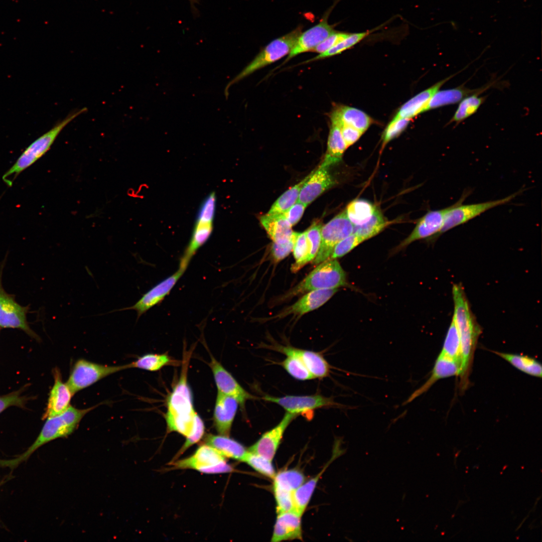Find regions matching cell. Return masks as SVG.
Wrapping results in <instances>:
<instances>
[{
	"instance_id": "obj_1",
	"label": "cell",
	"mask_w": 542,
	"mask_h": 542,
	"mask_svg": "<svg viewBox=\"0 0 542 542\" xmlns=\"http://www.w3.org/2000/svg\"><path fill=\"white\" fill-rule=\"evenodd\" d=\"M191 353L183 354L182 367L179 380L167 398V411L165 416L168 433L175 432L188 437L194 427L193 396L187 381V373Z\"/></svg>"
},
{
	"instance_id": "obj_2",
	"label": "cell",
	"mask_w": 542,
	"mask_h": 542,
	"mask_svg": "<svg viewBox=\"0 0 542 542\" xmlns=\"http://www.w3.org/2000/svg\"><path fill=\"white\" fill-rule=\"evenodd\" d=\"M452 294L454 305L453 318L458 331L461 343V386H465L481 330L471 311L462 286L460 284L454 285Z\"/></svg>"
},
{
	"instance_id": "obj_3",
	"label": "cell",
	"mask_w": 542,
	"mask_h": 542,
	"mask_svg": "<svg viewBox=\"0 0 542 542\" xmlns=\"http://www.w3.org/2000/svg\"><path fill=\"white\" fill-rule=\"evenodd\" d=\"M96 406L87 409L69 407L62 414L46 419V421L36 440L23 453L15 458L0 460V465L14 468L29 457L38 448L52 441L67 438L77 428L83 418Z\"/></svg>"
},
{
	"instance_id": "obj_4",
	"label": "cell",
	"mask_w": 542,
	"mask_h": 542,
	"mask_svg": "<svg viewBox=\"0 0 542 542\" xmlns=\"http://www.w3.org/2000/svg\"><path fill=\"white\" fill-rule=\"evenodd\" d=\"M86 110V108H82L70 113L50 130L34 141L3 175V181L9 186H11L13 181L22 172L33 165L48 151L63 128Z\"/></svg>"
},
{
	"instance_id": "obj_5",
	"label": "cell",
	"mask_w": 542,
	"mask_h": 542,
	"mask_svg": "<svg viewBox=\"0 0 542 542\" xmlns=\"http://www.w3.org/2000/svg\"><path fill=\"white\" fill-rule=\"evenodd\" d=\"M303 27L299 25L287 34L274 39L268 43L240 72L227 83L224 95L227 99L229 89L234 84L268 65L288 55L302 32Z\"/></svg>"
},
{
	"instance_id": "obj_6",
	"label": "cell",
	"mask_w": 542,
	"mask_h": 542,
	"mask_svg": "<svg viewBox=\"0 0 542 542\" xmlns=\"http://www.w3.org/2000/svg\"><path fill=\"white\" fill-rule=\"evenodd\" d=\"M346 275L336 259L319 263L298 285L283 297L287 299L313 290L338 289L347 286Z\"/></svg>"
},
{
	"instance_id": "obj_7",
	"label": "cell",
	"mask_w": 542,
	"mask_h": 542,
	"mask_svg": "<svg viewBox=\"0 0 542 542\" xmlns=\"http://www.w3.org/2000/svg\"><path fill=\"white\" fill-rule=\"evenodd\" d=\"M172 470L192 469L205 474H222L234 472L226 458L206 444L200 446L189 457L171 461Z\"/></svg>"
},
{
	"instance_id": "obj_8",
	"label": "cell",
	"mask_w": 542,
	"mask_h": 542,
	"mask_svg": "<svg viewBox=\"0 0 542 542\" xmlns=\"http://www.w3.org/2000/svg\"><path fill=\"white\" fill-rule=\"evenodd\" d=\"M522 192V190H520L500 199L466 205L463 204V202L470 192H464L458 201L451 205L437 237L456 226L467 223L488 210L508 203Z\"/></svg>"
},
{
	"instance_id": "obj_9",
	"label": "cell",
	"mask_w": 542,
	"mask_h": 542,
	"mask_svg": "<svg viewBox=\"0 0 542 542\" xmlns=\"http://www.w3.org/2000/svg\"><path fill=\"white\" fill-rule=\"evenodd\" d=\"M129 368L128 363L107 365L80 359L73 364L66 383L74 395L109 375Z\"/></svg>"
},
{
	"instance_id": "obj_10",
	"label": "cell",
	"mask_w": 542,
	"mask_h": 542,
	"mask_svg": "<svg viewBox=\"0 0 542 542\" xmlns=\"http://www.w3.org/2000/svg\"><path fill=\"white\" fill-rule=\"evenodd\" d=\"M5 260L0 265V328L18 329L31 338L40 340L38 335L30 328L27 314L29 306H22L15 300L14 295L6 292L2 285V274Z\"/></svg>"
},
{
	"instance_id": "obj_11",
	"label": "cell",
	"mask_w": 542,
	"mask_h": 542,
	"mask_svg": "<svg viewBox=\"0 0 542 542\" xmlns=\"http://www.w3.org/2000/svg\"><path fill=\"white\" fill-rule=\"evenodd\" d=\"M353 225L343 210L324 225L321 231V243L318 252L312 261L317 265L330 257L335 246L353 233Z\"/></svg>"
},
{
	"instance_id": "obj_12",
	"label": "cell",
	"mask_w": 542,
	"mask_h": 542,
	"mask_svg": "<svg viewBox=\"0 0 542 542\" xmlns=\"http://www.w3.org/2000/svg\"><path fill=\"white\" fill-rule=\"evenodd\" d=\"M262 399L276 403L282 406L287 413L297 416L315 410L331 406H341L333 398L324 396L321 394L310 395H286L275 397L266 395Z\"/></svg>"
},
{
	"instance_id": "obj_13",
	"label": "cell",
	"mask_w": 542,
	"mask_h": 542,
	"mask_svg": "<svg viewBox=\"0 0 542 542\" xmlns=\"http://www.w3.org/2000/svg\"><path fill=\"white\" fill-rule=\"evenodd\" d=\"M333 8V6L326 12L318 24L301 33L283 64L300 54L311 52L320 43L336 31L334 30L335 26L329 24L328 22L329 14Z\"/></svg>"
},
{
	"instance_id": "obj_14",
	"label": "cell",
	"mask_w": 542,
	"mask_h": 542,
	"mask_svg": "<svg viewBox=\"0 0 542 542\" xmlns=\"http://www.w3.org/2000/svg\"><path fill=\"white\" fill-rule=\"evenodd\" d=\"M186 270L178 268L173 274L168 277L150 289L132 306L119 310H133L137 313L138 319L155 306L160 304L168 296Z\"/></svg>"
},
{
	"instance_id": "obj_15",
	"label": "cell",
	"mask_w": 542,
	"mask_h": 542,
	"mask_svg": "<svg viewBox=\"0 0 542 542\" xmlns=\"http://www.w3.org/2000/svg\"><path fill=\"white\" fill-rule=\"evenodd\" d=\"M450 207L451 206L442 209L428 211L418 220L411 233L394 249L392 253L398 252L417 240L437 237L446 214Z\"/></svg>"
},
{
	"instance_id": "obj_16",
	"label": "cell",
	"mask_w": 542,
	"mask_h": 542,
	"mask_svg": "<svg viewBox=\"0 0 542 542\" xmlns=\"http://www.w3.org/2000/svg\"><path fill=\"white\" fill-rule=\"evenodd\" d=\"M212 371L218 392L235 398L243 410L248 400L257 398L247 392L214 357L209 363Z\"/></svg>"
},
{
	"instance_id": "obj_17",
	"label": "cell",
	"mask_w": 542,
	"mask_h": 542,
	"mask_svg": "<svg viewBox=\"0 0 542 542\" xmlns=\"http://www.w3.org/2000/svg\"><path fill=\"white\" fill-rule=\"evenodd\" d=\"M329 167L321 164L312 172L300 191L298 201L306 207L327 190L334 186L336 180L329 172Z\"/></svg>"
},
{
	"instance_id": "obj_18",
	"label": "cell",
	"mask_w": 542,
	"mask_h": 542,
	"mask_svg": "<svg viewBox=\"0 0 542 542\" xmlns=\"http://www.w3.org/2000/svg\"><path fill=\"white\" fill-rule=\"evenodd\" d=\"M297 417V415L286 412L280 423L262 434L261 437L249 448L248 451L272 461L285 431Z\"/></svg>"
},
{
	"instance_id": "obj_19",
	"label": "cell",
	"mask_w": 542,
	"mask_h": 542,
	"mask_svg": "<svg viewBox=\"0 0 542 542\" xmlns=\"http://www.w3.org/2000/svg\"><path fill=\"white\" fill-rule=\"evenodd\" d=\"M268 348L285 355H294L304 364L314 378H323L330 372V365L320 353L281 345H268Z\"/></svg>"
},
{
	"instance_id": "obj_20",
	"label": "cell",
	"mask_w": 542,
	"mask_h": 542,
	"mask_svg": "<svg viewBox=\"0 0 542 542\" xmlns=\"http://www.w3.org/2000/svg\"><path fill=\"white\" fill-rule=\"evenodd\" d=\"M461 369L462 364L460 361L439 354L435 361L429 378L422 385L411 394L403 404L411 402L427 392L438 380L453 376L460 375Z\"/></svg>"
},
{
	"instance_id": "obj_21",
	"label": "cell",
	"mask_w": 542,
	"mask_h": 542,
	"mask_svg": "<svg viewBox=\"0 0 542 542\" xmlns=\"http://www.w3.org/2000/svg\"><path fill=\"white\" fill-rule=\"evenodd\" d=\"M53 374L54 383L49 393L43 417L44 419L59 415L65 411L70 405L73 395L66 382L63 381L59 369H54Z\"/></svg>"
},
{
	"instance_id": "obj_22",
	"label": "cell",
	"mask_w": 542,
	"mask_h": 542,
	"mask_svg": "<svg viewBox=\"0 0 542 542\" xmlns=\"http://www.w3.org/2000/svg\"><path fill=\"white\" fill-rule=\"evenodd\" d=\"M238 405L235 398L218 392L213 419L214 427L219 435L229 436Z\"/></svg>"
},
{
	"instance_id": "obj_23",
	"label": "cell",
	"mask_w": 542,
	"mask_h": 542,
	"mask_svg": "<svg viewBox=\"0 0 542 542\" xmlns=\"http://www.w3.org/2000/svg\"><path fill=\"white\" fill-rule=\"evenodd\" d=\"M337 289L313 290L309 292L292 306L284 310L274 318H282L290 314L301 316L313 311L326 303Z\"/></svg>"
},
{
	"instance_id": "obj_24",
	"label": "cell",
	"mask_w": 542,
	"mask_h": 542,
	"mask_svg": "<svg viewBox=\"0 0 542 542\" xmlns=\"http://www.w3.org/2000/svg\"><path fill=\"white\" fill-rule=\"evenodd\" d=\"M301 517L293 510L278 514L271 541L301 539Z\"/></svg>"
},
{
	"instance_id": "obj_25",
	"label": "cell",
	"mask_w": 542,
	"mask_h": 542,
	"mask_svg": "<svg viewBox=\"0 0 542 542\" xmlns=\"http://www.w3.org/2000/svg\"><path fill=\"white\" fill-rule=\"evenodd\" d=\"M457 74V73L439 81L412 97L399 108L393 118L411 119L426 111L429 103L434 95L446 82Z\"/></svg>"
},
{
	"instance_id": "obj_26",
	"label": "cell",
	"mask_w": 542,
	"mask_h": 542,
	"mask_svg": "<svg viewBox=\"0 0 542 542\" xmlns=\"http://www.w3.org/2000/svg\"><path fill=\"white\" fill-rule=\"evenodd\" d=\"M495 81L491 82L482 87L472 89L464 86V84L457 87L438 90L432 97L427 106V111L440 107L459 103L468 96L475 93H482L495 85Z\"/></svg>"
},
{
	"instance_id": "obj_27",
	"label": "cell",
	"mask_w": 542,
	"mask_h": 542,
	"mask_svg": "<svg viewBox=\"0 0 542 542\" xmlns=\"http://www.w3.org/2000/svg\"><path fill=\"white\" fill-rule=\"evenodd\" d=\"M213 229V222L196 219L190 241L182 255L179 268L186 270L198 250L210 238Z\"/></svg>"
},
{
	"instance_id": "obj_28",
	"label": "cell",
	"mask_w": 542,
	"mask_h": 542,
	"mask_svg": "<svg viewBox=\"0 0 542 542\" xmlns=\"http://www.w3.org/2000/svg\"><path fill=\"white\" fill-rule=\"evenodd\" d=\"M329 117L331 121L327 142V148L322 164L330 167L341 160L347 149L342 136L341 125L338 117L332 111Z\"/></svg>"
},
{
	"instance_id": "obj_29",
	"label": "cell",
	"mask_w": 542,
	"mask_h": 542,
	"mask_svg": "<svg viewBox=\"0 0 542 542\" xmlns=\"http://www.w3.org/2000/svg\"><path fill=\"white\" fill-rule=\"evenodd\" d=\"M259 221L273 242L283 244L292 238V226L282 214H266L259 217Z\"/></svg>"
},
{
	"instance_id": "obj_30",
	"label": "cell",
	"mask_w": 542,
	"mask_h": 542,
	"mask_svg": "<svg viewBox=\"0 0 542 542\" xmlns=\"http://www.w3.org/2000/svg\"><path fill=\"white\" fill-rule=\"evenodd\" d=\"M204 444L214 448L225 458L241 461L247 450L241 443L229 436L208 434Z\"/></svg>"
},
{
	"instance_id": "obj_31",
	"label": "cell",
	"mask_w": 542,
	"mask_h": 542,
	"mask_svg": "<svg viewBox=\"0 0 542 542\" xmlns=\"http://www.w3.org/2000/svg\"><path fill=\"white\" fill-rule=\"evenodd\" d=\"M340 456L339 452L333 450L331 458L324 466L321 472L308 481L304 482L293 493L294 509L293 510L300 515H302L307 507L315 489L318 482L323 473L329 465L336 458Z\"/></svg>"
},
{
	"instance_id": "obj_32",
	"label": "cell",
	"mask_w": 542,
	"mask_h": 542,
	"mask_svg": "<svg viewBox=\"0 0 542 542\" xmlns=\"http://www.w3.org/2000/svg\"><path fill=\"white\" fill-rule=\"evenodd\" d=\"M341 125H348L363 133L373 122V120L363 111L350 106L337 105L332 110Z\"/></svg>"
},
{
	"instance_id": "obj_33",
	"label": "cell",
	"mask_w": 542,
	"mask_h": 542,
	"mask_svg": "<svg viewBox=\"0 0 542 542\" xmlns=\"http://www.w3.org/2000/svg\"><path fill=\"white\" fill-rule=\"evenodd\" d=\"M493 352L521 371L533 376L541 377V365L535 359L522 355Z\"/></svg>"
},
{
	"instance_id": "obj_34",
	"label": "cell",
	"mask_w": 542,
	"mask_h": 542,
	"mask_svg": "<svg viewBox=\"0 0 542 542\" xmlns=\"http://www.w3.org/2000/svg\"><path fill=\"white\" fill-rule=\"evenodd\" d=\"M376 208L368 201L357 199L350 202L345 210L349 221L353 226H356L362 225L368 221Z\"/></svg>"
},
{
	"instance_id": "obj_35",
	"label": "cell",
	"mask_w": 542,
	"mask_h": 542,
	"mask_svg": "<svg viewBox=\"0 0 542 542\" xmlns=\"http://www.w3.org/2000/svg\"><path fill=\"white\" fill-rule=\"evenodd\" d=\"M389 222L384 217L380 210L376 208L370 219L360 225L353 226V234L363 241L366 240L382 231Z\"/></svg>"
},
{
	"instance_id": "obj_36",
	"label": "cell",
	"mask_w": 542,
	"mask_h": 542,
	"mask_svg": "<svg viewBox=\"0 0 542 542\" xmlns=\"http://www.w3.org/2000/svg\"><path fill=\"white\" fill-rule=\"evenodd\" d=\"M377 29H372L371 30L353 33L349 34L345 39L341 41L336 44L335 46L325 51V52L318 54L316 56L311 58L308 60L304 61L302 64H306L311 62L319 60L330 57L332 56L338 55L342 52L353 47L356 44L359 43L362 40L364 39L367 37L371 33L373 32Z\"/></svg>"
},
{
	"instance_id": "obj_37",
	"label": "cell",
	"mask_w": 542,
	"mask_h": 542,
	"mask_svg": "<svg viewBox=\"0 0 542 542\" xmlns=\"http://www.w3.org/2000/svg\"><path fill=\"white\" fill-rule=\"evenodd\" d=\"M480 94L477 93L470 95L460 101L448 124L454 122L457 125L476 112L486 99L485 96H480Z\"/></svg>"
},
{
	"instance_id": "obj_38",
	"label": "cell",
	"mask_w": 542,
	"mask_h": 542,
	"mask_svg": "<svg viewBox=\"0 0 542 542\" xmlns=\"http://www.w3.org/2000/svg\"><path fill=\"white\" fill-rule=\"evenodd\" d=\"M176 361L173 360L167 353H149L138 357L135 361L128 363L129 368H139L150 371H156L164 366L173 365Z\"/></svg>"
},
{
	"instance_id": "obj_39",
	"label": "cell",
	"mask_w": 542,
	"mask_h": 542,
	"mask_svg": "<svg viewBox=\"0 0 542 542\" xmlns=\"http://www.w3.org/2000/svg\"><path fill=\"white\" fill-rule=\"evenodd\" d=\"M311 174L312 172L300 182L281 195L273 203L266 214L269 215L282 214L294 205L298 200L302 186Z\"/></svg>"
},
{
	"instance_id": "obj_40",
	"label": "cell",
	"mask_w": 542,
	"mask_h": 542,
	"mask_svg": "<svg viewBox=\"0 0 542 542\" xmlns=\"http://www.w3.org/2000/svg\"><path fill=\"white\" fill-rule=\"evenodd\" d=\"M273 479V488L294 492L305 482V477L300 471L290 469L280 471Z\"/></svg>"
},
{
	"instance_id": "obj_41",
	"label": "cell",
	"mask_w": 542,
	"mask_h": 542,
	"mask_svg": "<svg viewBox=\"0 0 542 542\" xmlns=\"http://www.w3.org/2000/svg\"><path fill=\"white\" fill-rule=\"evenodd\" d=\"M440 354L452 359L460 361L462 364L460 340L453 318H452L447 331Z\"/></svg>"
},
{
	"instance_id": "obj_42",
	"label": "cell",
	"mask_w": 542,
	"mask_h": 542,
	"mask_svg": "<svg viewBox=\"0 0 542 542\" xmlns=\"http://www.w3.org/2000/svg\"><path fill=\"white\" fill-rule=\"evenodd\" d=\"M292 251L295 262L292 265L291 270L296 273L307 264L309 247L306 232H295Z\"/></svg>"
},
{
	"instance_id": "obj_43",
	"label": "cell",
	"mask_w": 542,
	"mask_h": 542,
	"mask_svg": "<svg viewBox=\"0 0 542 542\" xmlns=\"http://www.w3.org/2000/svg\"><path fill=\"white\" fill-rule=\"evenodd\" d=\"M281 363V366L294 378L300 380L314 379V377L302 362L296 356L289 354Z\"/></svg>"
},
{
	"instance_id": "obj_44",
	"label": "cell",
	"mask_w": 542,
	"mask_h": 542,
	"mask_svg": "<svg viewBox=\"0 0 542 542\" xmlns=\"http://www.w3.org/2000/svg\"><path fill=\"white\" fill-rule=\"evenodd\" d=\"M272 461L248 450L242 460V462L246 463L258 473L273 479L276 473Z\"/></svg>"
},
{
	"instance_id": "obj_45",
	"label": "cell",
	"mask_w": 542,
	"mask_h": 542,
	"mask_svg": "<svg viewBox=\"0 0 542 542\" xmlns=\"http://www.w3.org/2000/svg\"><path fill=\"white\" fill-rule=\"evenodd\" d=\"M322 225L320 222L316 221L305 231L309 247L307 263L314 260L318 252L321 243Z\"/></svg>"
},
{
	"instance_id": "obj_46",
	"label": "cell",
	"mask_w": 542,
	"mask_h": 542,
	"mask_svg": "<svg viewBox=\"0 0 542 542\" xmlns=\"http://www.w3.org/2000/svg\"><path fill=\"white\" fill-rule=\"evenodd\" d=\"M205 432L204 422L200 416L195 413L194 416V427L191 435L186 438V441L180 450L176 454L171 461L177 460L189 448L199 442L203 437Z\"/></svg>"
},
{
	"instance_id": "obj_47",
	"label": "cell",
	"mask_w": 542,
	"mask_h": 542,
	"mask_svg": "<svg viewBox=\"0 0 542 542\" xmlns=\"http://www.w3.org/2000/svg\"><path fill=\"white\" fill-rule=\"evenodd\" d=\"M411 119L392 118L381 136L382 149L392 140L399 136L406 128Z\"/></svg>"
},
{
	"instance_id": "obj_48",
	"label": "cell",
	"mask_w": 542,
	"mask_h": 542,
	"mask_svg": "<svg viewBox=\"0 0 542 542\" xmlns=\"http://www.w3.org/2000/svg\"><path fill=\"white\" fill-rule=\"evenodd\" d=\"M363 241L359 237L352 233L335 246L329 259H334L343 256Z\"/></svg>"
},
{
	"instance_id": "obj_49",
	"label": "cell",
	"mask_w": 542,
	"mask_h": 542,
	"mask_svg": "<svg viewBox=\"0 0 542 542\" xmlns=\"http://www.w3.org/2000/svg\"><path fill=\"white\" fill-rule=\"evenodd\" d=\"M216 198L212 192L202 202L198 210L196 219L213 222L216 210Z\"/></svg>"
},
{
	"instance_id": "obj_50",
	"label": "cell",
	"mask_w": 542,
	"mask_h": 542,
	"mask_svg": "<svg viewBox=\"0 0 542 542\" xmlns=\"http://www.w3.org/2000/svg\"><path fill=\"white\" fill-rule=\"evenodd\" d=\"M276 501L277 514L294 509L293 493L278 488H273Z\"/></svg>"
},
{
	"instance_id": "obj_51",
	"label": "cell",
	"mask_w": 542,
	"mask_h": 542,
	"mask_svg": "<svg viewBox=\"0 0 542 542\" xmlns=\"http://www.w3.org/2000/svg\"><path fill=\"white\" fill-rule=\"evenodd\" d=\"M28 399L20 390L0 396V413L11 406L24 408Z\"/></svg>"
},
{
	"instance_id": "obj_52",
	"label": "cell",
	"mask_w": 542,
	"mask_h": 542,
	"mask_svg": "<svg viewBox=\"0 0 542 542\" xmlns=\"http://www.w3.org/2000/svg\"><path fill=\"white\" fill-rule=\"evenodd\" d=\"M295 232L294 231L292 238L288 242L283 244H277L273 242L270 247V255L274 261L278 262L286 258L292 251L293 248Z\"/></svg>"
},
{
	"instance_id": "obj_53",
	"label": "cell",
	"mask_w": 542,
	"mask_h": 542,
	"mask_svg": "<svg viewBox=\"0 0 542 542\" xmlns=\"http://www.w3.org/2000/svg\"><path fill=\"white\" fill-rule=\"evenodd\" d=\"M349 34L350 33L346 32L336 31L320 43L311 52L317 53L318 54L323 53L345 39Z\"/></svg>"
},
{
	"instance_id": "obj_54",
	"label": "cell",
	"mask_w": 542,
	"mask_h": 542,
	"mask_svg": "<svg viewBox=\"0 0 542 542\" xmlns=\"http://www.w3.org/2000/svg\"><path fill=\"white\" fill-rule=\"evenodd\" d=\"M306 206L298 201L282 215L288 221L292 226L296 224L302 218Z\"/></svg>"
},
{
	"instance_id": "obj_55",
	"label": "cell",
	"mask_w": 542,
	"mask_h": 542,
	"mask_svg": "<svg viewBox=\"0 0 542 542\" xmlns=\"http://www.w3.org/2000/svg\"><path fill=\"white\" fill-rule=\"evenodd\" d=\"M341 131L347 148L357 142L363 133L356 128L346 125H341Z\"/></svg>"
},
{
	"instance_id": "obj_56",
	"label": "cell",
	"mask_w": 542,
	"mask_h": 542,
	"mask_svg": "<svg viewBox=\"0 0 542 542\" xmlns=\"http://www.w3.org/2000/svg\"><path fill=\"white\" fill-rule=\"evenodd\" d=\"M190 4L191 8L194 15H197L199 13L198 10L195 7V4H199V0H188Z\"/></svg>"
},
{
	"instance_id": "obj_57",
	"label": "cell",
	"mask_w": 542,
	"mask_h": 542,
	"mask_svg": "<svg viewBox=\"0 0 542 542\" xmlns=\"http://www.w3.org/2000/svg\"><path fill=\"white\" fill-rule=\"evenodd\" d=\"M1 329V328H0Z\"/></svg>"
}]
</instances>
